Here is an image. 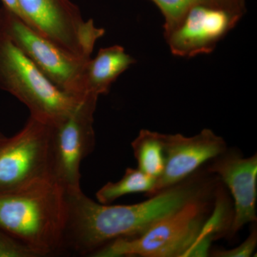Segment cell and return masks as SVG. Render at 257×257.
I'll list each match as a JSON object with an SVG mask.
<instances>
[{
	"instance_id": "cell-4",
	"label": "cell",
	"mask_w": 257,
	"mask_h": 257,
	"mask_svg": "<svg viewBox=\"0 0 257 257\" xmlns=\"http://www.w3.org/2000/svg\"><path fill=\"white\" fill-rule=\"evenodd\" d=\"M0 89L23 103L30 116L53 124L82 99L62 92L8 37L0 33Z\"/></svg>"
},
{
	"instance_id": "cell-11",
	"label": "cell",
	"mask_w": 257,
	"mask_h": 257,
	"mask_svg": "<svg viewBox=\"0 0 257 257\" xmlns=\"http://www.w3.org/2000/svg\"><path fill=\"white\" fill-rule=\"evenodd\" d=\"M211 161L208 172L220 178L234 199L229 233L235 234L245 225L256 221L257 155L244 157L226 150Z\"/></svg>"
},
{
	"instance_id": "cell-19",
	"label": "cell",
	"mask_w": 257,
	"mask_h": 257,
	"mask_svg": "<svg viewBox=\"0 0 257 257\" xmlns=\"http://www.w3.org/2000/svg\"><path fill=\"white\" fill-rule=\"evenodd\" d=\"M2 2H3V5H4V6H3L4 8L9 10L15 16L18 17L22 21L25 23V18H24V15L23 12H22L21 8H20L19 0H2Z\"/></svg>"
},
{
	"instance_id": "cell-6",
	"label": "cell",
	"mask_w": 257,
	"mask_h": 257,
	"mask_svg": "<svg viewBox=\"0 0 257 257\" xmlns=\"http://www.w3.org/2000/svg\"><path fill=\"white\" fill-rule=\"evenodd\" d=\"M0 33L8 37L62 92L78 99L87 95L84 74L91 57L62 50L4 7L0 9Z\"/></svg>"
},
{
	"instance_id": "cell-2",
	"label": "cell",
	"mask_w": 257,
	"mask_h": 257,
	"mask_svg": "<svg viewBox=\"0 0 257 257\" xmlns=\"http://www.w3.org/2000/svg\"><path fill=\"white\" fill-rule=\"evenodd\" d=\"M67 192L52 177L0 194V229L39 253H62Z\"/></svg>"
},
{
	"instance_id": "cell-15",
	"label": "cell",
	"mask_w": 257,
	"mask_h": 257,
	"mask_svg": "<svg viewBox=\"0 0 257 257\" xmlns=\"http://www.w3.org/2000/svg\"><path fill=\"white\" fill-rule=\"evenodd\" d=\"M164 17V35L177 26L186 13L197 5L220 7L246 13L245 0H150Z\"/></svg>"
},
{
	"instance_id": "cell-16",
	"label": "cell",
	"mask_w": 257,
	"mask_h": 257,
	"mask_svg": "<svg viewBox=\"0 0 257 257\" xmlns=\"http://www.w3.org/2000/svg\"><path fill=\"white\" fill-rule=\"evenodd\" d=\"M213 202L214 207L203 225L197 241L203 239L213 241L224 234L226 231L229 232L231 229L234 211H231L229 199L220 187L215 190Z\"/></svg>"
},
{
	"instance_id": "cell-8",
	"label": "cell",
	"mask_w": 257,
	"mask_h": 257,
	"mask_svg": "<svg viewBox=\"0 0 257 257\" xmlns=\"http://www.w3.org/2000/svg\"><path fill=\"white\" fill-rule=\"evenodd\" d=\"M49 138L50 124L30 116L18 133L0 144V194L50 177Z\"/></svg>"
},
{
	"instance_id": "cell-20",
	"label": "cell",
	"mask_w": 257,
	"mask_h": 257,
	"mask_svg": "<svg viewBox=\"0 0 257 257\" xmlns=\"http://www.w3.org/2000/svg\"><path fill=\"white\" fill-rule=\"evenodd\" d=\"M7 137L5 136L3 133L0 132V144L4 142L5 140H6Z\"/></svg>"
},
{
	"instance_id": "cell-12",
	"label": "cell",
	"mask_w": 257,
	"mask_h": 257,
	"mask_svg": "<svg viewBox=\"0 0 257 257\" xmlns=\"http://www.w3.org/2000/svg\"><path fill=\"white\" fill-rule=\"evenodd\" d=\"M135 63V59L120 45L100 49L86 65L84 82L87 94L99 96L107 94L113 83Z\"/></svg>"
},
{
	"instance_id": "cell-5",
	"label": "cell",
	"mask_w": 257,
	"mask_h": 257,
	"mask_svg": "<svg viewBox=\"0 0 257 257\" xmlns=\"http://www.w3.org/2000/svg\"><path fill=\"white\" fill-rule=\"evenodd\" d=\"M98 99L99 96L87 94L70 114L50 124V175L66 192L82 190L81 165L95 146L94 113Z\"/></svg>"
},
{
	"instance_id": "cell-18",
	"label": "cell",
	"mask_w": 257,
	"mask_h": 257,
	"mask_svg": "<svg viewBox=\"0 0 257 257\" xmlns=\"http://www.w3.org/2000/svg\"><path fill=\"white\" fill-rule=\"evenodd\" d=\"M257 245L256 227L253 228L241 244L231 249H216L211 251V256L215 257H250L254 252Z\"/></svg>"
},
{
	"instance_id": "cell-17",
	"label": "cell",
	"mask_w": 257,
	"mask_h": 257,
	"mask_svg": "<svg viewBox=\"0 0 257 257\" xmlns=\"http://www.w3.org/2000/svg\"><path fill=\"white\" fill-rule=\"evenodd\" d=\"M0 257H40L39 253L4 230L0 229Z\"/></svg>"
},
{
	"instance_id": "cell-13",
	"label": "cell",
	"mask_w": 257,
	"mask_h": 257,
	"mask_svg": "<svg viewBox=\"0 0 257 257\" xmlns=\"http://www.w3.org/2000/svg\"><path fill=\"white\" fill-rule=\"evenodd\" d=\"M132 147L138 168L147 175L158 178L165 165L162 134L142 130L132 143Z\"/></svg>"
},
{
	"instance_id": "cell-1",
	"label": "cell",
	"mask_w": 257,
	"mask_h": 257,
	"mask_svg": "<svg viewBox=\"0 0 257 257\" xmlns=\"http://www.w3.org/2000/svg\"><path fill=\"white\" fill-rule=\"evenodd\" d=\"M209 179L192 175L146 201L130 205L95 202L82 190L67 192V222L62 253L92 256L108 243L138 236L189 201L210 192Z\"/></svg>"
},
{
	"instance_id": "cell-14",
	"label": "cell",
	"mask_w": 257,
	"mask_h": 257,
	"mask_svg": "<svg viewBox=\"0 0 257 257\" xmlns=\"http://www.w3.org/2000/svg\"><path fill=\"white\" fill-rule=\"evenodd\" d=\"M157 179L140 169L126 168L124 175L116 182L104 184L96 193L97 202L110 204L120 197L137 193H145L147 197L153 191Z\"/></svg>"
},
{
	"instance_id": "cell-9",
	"label": "cell",
	"mask_w": 257,
	"mask_h": 257,
	"mask_svg": "<svg viewBox=\"0 0 257 257\" xmlns=\"http://www.w3.org/2000/svg\"><path fill=\"white\" fill-rule=\"evenodd\" d=\"M244 14L220 7L197 5L189 10L177 26L164 37L176 57L191 58L209 55Z\"/></svg>"
},
{
	"instance_id": "cell-3",
	"label": "cell",
	"mask_w": 257,
	"mask_h": 257,
	"mask_svg": "<svg viewBox=\"0 0 257 257\" xmlns=\"http://www.w3.org/2000/svg\"><path fill=\"white\" fill-rule=\"evenodd\" d=\"M213 190L189 201L143 234L115 239L92 256L185 257L212 209Z\"/></svg>"
},
{
	"instance_id": "cell-7",
	"label": "cell",
	"mask_w": 257,
	"mask_h": 257,
	"mask_svg": "<svg viewBox=\"0 0 257 257\" xmlns=\"http://www.w3.org/2000/svg\"><path fill=\"white\" fill-rule=\"evenodd\" d=\"M25 23L42 36L72 55L90 58L96 41L104 35L92 20L83 19L71 0H19Z\"/></svg>"
},
{
	"instance_id": "cell-10",
	"label": "cell",
	"mask_w": 257,
	"mask_h": 257,
	"mask_svg": "<svg viewBox=\"0 0 257 257\" xmlns=\"http://www.w3.org/2000/svg\"><path fill=\"white\" fill-rule=\"evenodd\" d=\"M162 143L165 169L157 179L148 197L185 180L204 163L226 150L224 139L209 128H204L193 137H185L182 134H162Z\"/></svg>"
}]
</instances>
